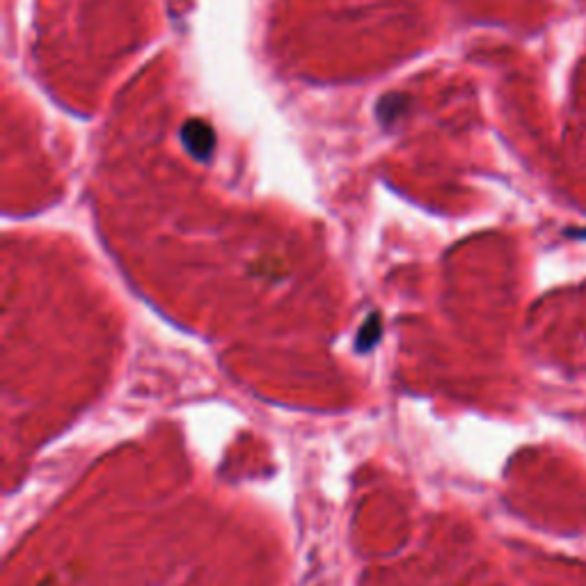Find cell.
<instances>
[{
    "label": "cell",
    "mask_w": 586,
    "mask_h": 586,
    "mask_svg": "<svg viewBox=\"0 0 586 586\" xmlns=\"http://www.w3.org/2000/svg\"><path fill=\"white\" fill-rule=\"evenodd\" d=\"M406 104H408V100L404 94H387L385 100H380V104L376 108L380 124L389 126L397 117H401V113L406 111Z\"/></svg>",
    "instance_id": "2"
},
{
    "label": "cell",
    "mask_w": 586,
    "mask_h": 586,
    "mask_svg": "<svg viewBox=\"0 0 586 586\" xmlns=\"http://www.w3.org/2000/svg\"><path fill=\"white\" fill-rule=\"evenodd\" d=\"M181 140L198 160H209L216 149L213 128L202 119H188L181 128Z\"/></svg>",
    "instance_id": "1"
}]
</instances>
